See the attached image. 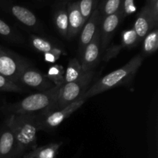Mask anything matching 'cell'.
<instances>
[{"label":"cell","mask_w":158,"mask_h":158,"mask_svg":"<svg viewBox=\"0 0 158 158\" xmlns=\"http://www.w3.org/2000/svg\"><path fill=\"white\" fill-rule=\"evenodd\" d=\"M123 0H103L98 8L101 18L114 14L120 10L123 6Z\"/></svg>","instance_id":"obj_20"},{"label":"cell","mask_w":158,"mask_h":158,"mask_svg":"<svg viewBox=\"0 0 158 158\" xmlns=\"http://www.w3.org/2000/svg\"><path fill=\"white\" fill-rule=\"evenodd\" d=\"M66 11L68 14V32L66 38L71 40L81 32L85 21L80 13L78 2L69 3Z\"/></svg>","instance_id":"obj_12"},{"label":"cell","mask_w":158,"mask_h":158,"mask_svg":"<svg viewBox=\"0 0 158 158\" xmlns=\"http://www.w3.org/2000/svg\"><path fill=\"white\" fill-rule=\"evenodd\" d=\"M85 101L86 100L80 99L77 101L73 102L66 107L52 111L44 115H42L41 117H38L39 131L40 130L49 131V130L55 129L69 116L72 115V114L77 110L85 103Z\"/></svg>","instance_id":"obj_6"},{"label":"cell","mask_w":158,"mask_h":158,"mask_svg":"<svg viewBox=\"0 0 158 158\" xmlns=\"http://www.w3.org/2000/svg\"><path fill=\"white\" fill-rule=\"evenodd\" d=\"M101 17L98 9H94L89 18L83 26L81 32H80V41H79V59L83 54L85 47L90 43L94 38L97 28L100 23ZM78 59V60H79Z\"/></svg>","instance_id":"obj_11"},{"label":"cell","mask_w":158,"mask_h":158,"mask_svg":"<svg viewBox=\"0 0 158 158\" xmlns=\"http://www.w3.org/2000/svg\"><path fill=\"white\" fill-rule=\"evenodd\" d=\"M157 23L158 18L154 15L152 7L149 4H146L137 15L133 29L135 31L139 40H140L153 29L157 28Z\"/></svg>","instance_id":"obj_10"},{"label":"cell","mask_w":158,"mask_h":158,"mask_svg":"<svg viewBox=\"0 0 158 158\" xmlns=\"http://www.w3.org/2000/svg\"><path fill=\"white\" fill-rule=\"evenodd\" d=\"M16 148L15 137L6 124L0 133V158H13Z\"/></svg>","instance_id":"obj_13"},{"label":"cell","mask_w":158,"mask_h":158,"mask_svg":"<svg viewBox=\"0 0 158 158\" xmlns=\"http://www.w3.org/2000/svg\"><path fill=\"white\" fill-rule=\"evenodd\" d=\"M143 56L137 54L122 67L110 73L89 87L82 100H87L108 89L125 84L132 80L143 61Z\"/></svg>","instance_id":"obj_2"},{"label":"cell","mask_w":158,"mask_h":158,"mask_svg":"<svg viewBox=\"0 0 158 158\" xmlns=\"http://www.w3.org/2000/svg\"><path fill=\"white\" fill-rule=\"evenodd\" d=\"M0 36L12 42H21L22 37L15 31L0 19Z\"/></svg>","instance_id":"obj_22"},{"label":"cell","mask_w":158,"mask_h":158,"mask_svg":"<svg viewBox=\"0 0 158 158\" xmlns=\"http://www.w3.org/2000/svg\"><path fill=\"white\" fill-rule=\"evenodd\" d=\"M122 11H123V18L126 15H131V13L136 10L134 0H123V6H122Z\"/></svg>","instance_id":"obj_27"},{"label":"cell","mask_w":158,"mask_h":158,"mask_svg":"<svg viewBox=\"0 0 158 158\" xmlns=\"http://www.w3.org/2000/svg\"><path fill=\"white\" fill-rule=\"evenodd\" d=\"M65 71L63 66L60 65H53L48 70L46 77L52 82L54 86H63L65 84L64 82Z\"/></svg>","instance_id":"obj_21"},{"label":"cell","mask_w":158,"mask_h":158,"mask_svg":"<svg viewBox=\"0 0 158 158\" xmlns=\"http://www.w3.org/2000/svg\"><path fill=\"white\" fill-rule=\"evenodd\" d=\"M0 91L12 93H23L26 89L19 84L15 83L6 77L0 75Z\"/></svg>","instance_id":"obj_23"},{"label":"cell","mask_w":158,"mask_h":158,"mask_svg":"<svg viewBox=\"0 0 158 158\" xmlns=\"http://www.w3.org/2000/svg\"><path fill=\"white\" fill-rule=\"evenodd\" d=\"M123 18L122 9L117 12L101 18L100 20V48L102 52H104L108 48L110 40L118 27L119 24Z\"/></svg>","instance_id":"obj_9"},{"label":"cell","mask_w":158,"mask_h":158,"mask_svg":"<svg viewBox=\"0 0 158 158\" xmlns=\"http://www.w3.org/2000/svg\"><path fill=\"white\" fill-rule=\"evenodd\" d=\"M28 62L17 54L0 46V75L19 84V78Z\"/></svg>","instance_id":"obj_5"},{"label":"cell","mask_w":158,"mask_h":158,"mask_svg":"<svg viewBox=\"0 0 158 158\" xmlns=\"http://www.w3.org/2000/svg\"><path fill=\"white\" fill-rule=\"evenodd\" d=\"M18 83L21 86L25 85L33 88L40 92L46 91L55 86L46 75L40 73L35 67L31 66L29 63H28L22 70Z\"/></svg>","instance_id":"obj_7"},{"label":"cell","mask_w":158,"mask_h":158,"mask_svg":"<svg viewBox=\"0 0 158 158\" xmlns=\"http://www.w3.org/2000/svg\"><path fill=\"white\" fill-rule=\"evenodd\" d=\"M9 12L12 16L15 17L19 23L29 28L37 29L39 27V22L35 14L26 8L18 5L9 6Z\"/></svg>","instance_id":"obj_14"},{"label":"cell","mask_w":158,"mask_h":158,"mask_svg":"<svg viewBox=\"0 0 158 158\" xmlns=\"http://www.w3.org/2000/svg\"><path fill=\"white\" fill-rule=\"evenodd\" d=\"M100 26L97 28L96 33L90 43L85 47L83 54L79 59L81 63L83 73L94 70V68L99 63L100 57Z\"/></svg>","instance_id":"obj_8"},{"label":"cell","mask_w":158,"mask_h":158,"mask_svg":"<svg viewBox=\"0 0 158 158\" xmlns=\"http://www.w3.org/2000/svg\"><path fill=\"white\" fill-rule=\"evenodd\" d=\"M78 2L80 13L86 23L92 12H94L93 9H94V0H80L78 1Z\"/></svg>","instance_id":"obj_25"},{"label":"cell","mask_w":158,"mask_h":158,"mask_svg":"<svg viewBox=\"0 0 158 158\" xmlns=\"http://www.w3.org/2000/svg\"><path fill=\"white\" fill-rule=\"evenodd\" d=\"M84 73L82 69L81 63L77 58H73L69 60L66 70L64 74L65 83H71L80 78Z\"/></svg>","instance_id":"obj_17"},{"label":"cell","mask_w":158,"mask_h":158,"mask_svg":"<svg viewBox=\"0 0 158 158\" xmlns=\"http://www.w3.org/2000/svg\"><path fill=\"white\" fill-rule=\"evenodd\" d=\"M63 142L51 143L34 149L26 153L23 158H56L59 150L61 148Z\"/></svg>","instance_id":"obj_15"},{"label":"cell","mask_w":158,"mask_h":158,"mask_svg":"<svg viewBox=\"0 0 158 158\" xmlns=\"http://www.w3.org/2000/svg\"><path fill=\"white\" fill-rule=\"evenodd\" d=\"M143 43V52L144 55H151L158 49V30L153 29L144 37Z\"/></svg>","instance_id":"obj_19"},{"label":"cell","mask_w":158,"mask_h":158,"mask_svg":"<svg viewBox=\"0 0 158 158\" xmlns=\"http://www.w3.org/2000/svg\"><path fill=\"white\" fill-rule=\"evenodd\" d=\"M30 40L31 44L35 48V49H36L39 52H43V53L53 52L58 57H60V56L64 54L63 49L58 47L56 45L52 43L49 40L35 35H31Z\"/></svg>","instance_id":"obj_16"},{"label":"cell","mask_w":158,"mask_h":158,"mask_svg":"<svg viewBox=\"0 0 158 158\" xmlns=\"http://www.w3.org/2000/svg\"><path fill=\"white\" fill-rule=\"evenodd\" d=\"M60 57L56 56L53 52H48V53H44V59L46 62L49 63H55Z\"/></svg>","instance_id":"obj_28"},{"label":"cell","mask_w":158,"mask_h":158,"mask_svg":"<svg viewBox=\"0 0 158 158\" xmlns=\"http://www.w3.org/2000/svg\"><path fill=\"white\" fill-rule=\"evenodd\" d=\"M54 23L59 33L66 38L68 32V14L64 8L58 9L54 15Z\"/></svg>","instance_id":"obj_18"},{"label":"cell","mask_w":158,"mask_h":158,"mask_svg":"<svg viewBox=\"0 0 158 158\" xmlns=\"http://www.w3.org/2000/svg\"><path fill=\"white\" fill-rule=\"evenodd\" d=\"M5 124L12 131L16 141L13 158L37 147L38 117L30 114H10Z\"/></svg>","instance_id":"obj_1"},{"label":"cell","mask_w":158,"mask_h":158,"mask_svg":"<svg viewBox=\"0 0 158 158\" xmlns=\"http://www.w3.org/2000/svg\"><path fill=\"white\" fill-rule=\"evenodd\" d=\"M61 86H54L46 91L32 94L17 103L6 105L2 110L11 114H30L43 111L42 115H44L50 112L56 102Z\"/></svg>","instance_id":"obj_3"},{"label":"cell","mask_w":158,"mask_h":158,"mask_svg":"<svg viewBox=\"0 0 158 158\" xmlns=\"http://www.w3.org/2000/svg\"><path fill=\"white\" fill-rule=\"evenodd\" d=\"M123 46L121 44L120 45H113L110 47L106 48V50L104 51V57H103V60L105 62H107L109 60H110L111 59L114 58L115 56H117L119 53H120V50L123 49Z\"/></svg>","instance_id":"obj_26"},{"label":"cell","mask_w":158,"mask_h":158,"mask_svg":"<svg viewBox=\"0 0 158 158\" xmlns=\"http://www.w3.org/2000/svg\"><path fill=\"white\" fill-rule=\"evenodd\" d=\"M140 41L134 29L123 31L122 33V43L123 47H133Z\"/></svg>","instance_id":"obj_24"},{"label":"cell","mask_w":158,"mask_h":158,"mask_svg":"<svg viewBox=\"0 0 158 158\" xmlns=\"http://www.w3.org/2000/svg\"><path fill=\"white\" fill-rule=\"evenodd\" d=\"M94 76L95 71L91 70L84 73L75 81L63 84L60 88L56 102L52 107L50 112L66 107L73 102L82 99L85 93L89 89Z\"/></svg>","instance_id":"obj_4"}]
</instances>
